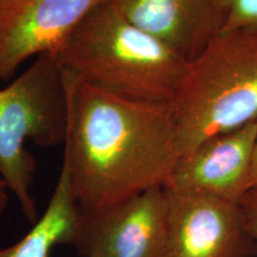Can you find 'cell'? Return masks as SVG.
<instances>
[{"instance_id":"cell-1","label":"cell","mask_w":257,"mask_h":257,"mask_svg":"<svg viewBox=\"0 0 257 257\" xmlns=\"http://www.w3.org/2000/svg\"><path fill=\"white\" fill-rule=\"evenodd\" d=\"M63 73V163L80 211H102L165 187L181 156L172 105L128 100Z\"/></svg>"},{"instance_id":"cell-2","label":"cell","mask_w":257,"mask_h":257,"mask_svg":"<svg viewBox=\"0 0 257 257\" xmlns=\"http://www.w3.org/2000/svg\"><path fill=\"white\" fill-rule=\"evenodd\" d=\"M64 72L92 87L134 101L172 105L188 62L131 23L106 0L54 54Z\"/></svg>"},{"instance_id":"cell-3","label":"cell","mask_w":257,"mask_h":257,"mask_svg":"<svg viewBox=\"0 0 257 257\" xmlns=\"http://www.w3.org/2000/svg\"><path fill=\"white\" fill-rule=\"evenodd\" d=\"M181 155L257 120V30L223 31L188 62L172 102Z\"/></svg>"},{"instance_id":"cell-4","label":"cell","mask_w":257,"mask_h":257,"mask_svg":"<svg viewBox=\"0 0 257 257\" xmlns=\"http://www.w3.org/2000/svg\"><path fill=\"white\" fill-rule=\"evenodd\" d=\"M68 119L64 73L54 55L44 54L0 89V176L34 224L37 205L31 193L36 161L28 140L41 147L64 143Z\"/></svg>"},{"instance_id":"cell-5","label":"cell","mask_w":257,"mask_h":257,"mask_svg":"<svg viewBox=\"0 0 257 257\" xmlns=\"http://www.w3.org/2000/svg\"><path fill=\"white\" fill-rule=\"evenodd\" d=\"M168 257H251L255 244L240 202L165 188Z\"/></svg>"},{"instance_id":"cell-6","label":"cell","mask_w":257,"mask_h":257,"mask_svg":"<svg viewBox=\"0 0 257 257\" xmlns=\"http://www.w3.org/2000/svg\"><path fill=\"white\" fill-rule=\"evenodd\" d=\"M70 245L82 257H168L165 187L80 213Z\"/></svg>"},{"instance_id":"cell-7","label":"cell","mask_w":257,"mask_h":257,"mask_svg":"<svg viewBox=\"0 0 257 257\" xmlns=\"http://www.w3.org/2000/svg\"><path fill=\"white\" fill-rule=\"evenodd\" d=\"M106 0H0V82L29 59L54 54Z\"/></svg>"},{"instance_id":"cell-8","label":"cell","mask_w":257,"mask_h":257,"mask_svg":"<svg viewBox=\"0 0 257 257\" xmlns=\"http://www.w3.org/2000/svg\"><path fill=\"white\" fill-rule=\"evenodd\" d=\"M256 143L257 120L212 136L180 156L165 188L240 202L251 191Z\"/></svg>"},{"instance_id":"cell-9","label":"cell","mask_w":257,"mask_h":257,"mask_svg":"<svg viewBox=\"0 0 257 257\" xmlns=\"http://www.w3.org/2000/svg\"><path fill=\"white\" fill-rule=\"evenodd\" d=\"M131 23L191 62L223 32L220 0H113Z\"/></svg>"},{"instance_id":"cell-10","label":"cell","mask_w":257,"mask_h":257,"mask_svg":"<svg viewBox=\"0 0 257 257\" xmlns=\"http://www.w3.org/2000/svg\"><path fill=\"white\" fill-rule=\"evenodd\" d=\"M80 211L68 169L62 162L59 180L44 213L17 243L0 248V257H49L59 244L70 245Z\"/></svg>"},{"instance_id":"cell-11","label":"cell","mask_w":257,"mask_h":257,"mask_svg":"<svg viewBox=\"0 0 257 257\" xmlns=\"http://www.w3.org/2000/svg\"><path fill=\"white\" fill-rule=\"evenodd\" d=\"M226 21L223 31L257 30V0H220Z\"/></svg>"},{"instance_id":"cell-12","label":"cell","mask_w":257,"mask_h":257,"mask_svg":"<svg viewBox=\"0 0 257 257\" xmlns=\"http://www.w3.org/2000/svg\"><path fill=\"white\" fill-rule=\"evenodd\" d=\"M246 226L251 234L257 256V189H251L240 201Z\"/></svg>"},{"instance_id":"cell-13","label":"cell","mask_w":257,"mask_h":257,"mask_svg":"<svg viewBox=\"0 0 257 257\" xmlns=\"http://www.w3.org/2000/svg\"><path fill=\"white\" fill-rule=\"evenodd\" d=\"M9 204V188L6 186L5 181L0 176V220H2L3 216H4L6 208H8Z\"/></svg>"},{"instance_id":"cell-14","label":"cell","mask_w":257,"mask_h":257,"mask_svg":"<svg viewBox=\"0 0 257 257\" xmlns=\"http://www.w3.org/2000/svg\"><path fill=\"white\" fill-rule=\"evenodd\" d=\"M251 189H257V143L253 153L252 167H251Z\"/></svg>"}]
</instances>
